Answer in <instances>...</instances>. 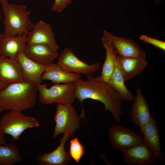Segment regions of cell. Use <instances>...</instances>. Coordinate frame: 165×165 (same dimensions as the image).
Masks as SVG:
<instances>
[{"label":"cell","mask_w":165,"mask_h":165,"mask_svg":"<svg viewBox=\"0 0 165 165\" xmlns=\"http://www.w3.org/2000/svg\"><path fill=\"white\" fill-rule=\"evenodd\" d=\"M86 76V80L81 78L74 82L76 97L81 106L80 118L85 119L83 106L84 100L90 99L102 103L105 109L111 113L115 120L117 123L121 122L120 116L123 112L122 108L123 100L120 95L108 82L102 80L100 76L95 77L92 75Z\"/></svg>","instance_id":"obj_1"},{"label":"cell","mask_w":165,"mask_h":165,"mask_svg":"<svg viewBox=\"0 0 165 165\" xmlns=\"http://www.w3.org/2000/svg\"><path fill=\"white\" fill-rule=\"evenodd\" d=\"M37 84L26 82L8 85L0 91V108L2 111L21 112L32 108L36 103Z\"/></svg>","instance_id":"obj_2"},{"label":"cell","mask_w":165,"mask_h":165,"mask_svg":"<svg viewBox=\"0 0 165 165\" xmlns=\"http://www.w3.org/2000/svg\"><path fill=\"white\" fill-rule=\"evenodd\" d=\"M4 16V34L16 36L28 34L35 24L30 17L31 10H28L23 4H10L7 0H0Z\"/></svg>","instance_id":"obj_3"},{"label":"cell","mask_w":165,"mask_h":165,"mask_svg":"<svg viewBox=\"0 0 165 165\" xmlns=\"http://www.w3.org/2000/svg\"><path fill=\"white\" fill-rule=\"evenodd\" d=\"M39 99L42 104H72L76 98L74 82L54 84L50 88L46 84H37Z\"/></svg>","instance_id":"obj_4"},{"label":"cell","mask_w":165,"mask_h":165,"mask_svg":"<svg viewBox=\"0 0 165 165\" xmlns=\"http://www.w3.org/2000/svg\"><path fill=\"white\" fill-rule=\"evenodd\" d=\"M35 118L23 114L21 112L9 111L0 121V130L5 134L11 136L14 140L19 139L22 134L29 128L39 126Z\"/></svg>","instance_id":"obj_5"},{"label":"cell","mask_w":165,"mask_h":165,"mask_svg":"<svg viewBox=\"0 0 165 165\" xmlns=\"http://www.w3.org/2000/svg\"><path fill=\"white\" fill-rule=\"evenodd\" d=\"M80 116L72 104H57L53 138L61 133L72 136L80 127Z\"/></svg>","instance_id":"obj_6"},{"label":"cell","mask_w":165,"mask_h":165,"mask_svg":"<svg viewBox=\"0 0 165 165\" xmlns=\"http://www.w3.org/2000/svg\"><path fill=\"white\" fill-rule=\"evenodd\" d=\"M57 64L64 71L82 74L86 76L92 75L99 69L100 64L97 62L88 64L80 60L73 51L65 48L58 57Z\"/></svg>","instance_id":"obj_7"},{"label":"cell","mask_w":165,"mask_h":165,"mask_svg":"<svg viewBox=\"0 0 165 165\" xmlns=\"http://www.w3.org/2000/svg\"><path fill=\"white\" fill-rule=\"evenodd\" d=\"M103 35L107 38L115 52L118 56L146 58V53L134 41L113 35L106 31Z\"/></svg>","instance_id":"obj_8"},{"label":"cell","mask_w":165,"mask_h":165,"mask_svg":"<svg viewBox=\"0 0 165 165\" xmlns=\"http://www.w3.org/2000/svg\"><path fill=\"white\" fill-rule=\"evenodd\" d=\"M108 133L112 146L121 151L134 145L145 142L143 137L123 126H112L109 128Z\"/></svg>","instance_id":"obj_9"},{"label":"cell","mask_w":165,"mask_h":165,"mask_svg":"<svg viewBox=\"0 0 165 165\" xmlns=\"http://www.w3.org/2000/svg\"><path fill=\"white\" fill-rule=\"evenodd\" d=\"M121 151L123 162L128 165H150L157 160L145 142L134 145Z\"/></svg>","instance_id":"obj_10"},{"label":"cell","mask_w":165,"mask_h":165,"mask_svg":"<svg viewBox=\"0 0 165 165\" xmlns=\"http://www.w3.org/2000/svg\"><path fill=\"white\" fill-rule=\"evenodd\" d=\"M26 39L27 44H44L56 51L59 48L51 25L41 20L35 24L33 28L28 34Z\"/></svg>","instance_id":"obj_11"},{"label":"cell","mask_w":165,"mask_h":165,"mask_svg":"<svg viewBox=\"0 0 165 165\" xmlns=\"http://www.w3.org/2000/svg\"><path fill=\"white\" fill-rule=\"evenodd\" d=\"M140 129L145 144L157 160L161 163H164L165 159L160 147V134L155 119L152 116L149 122Z\"/></svg>","instance_id":"obj_12"},{"label":"cell","mask_w":165,"mask_h":165,"mask_svg":"<svg viewBox=\"0 0 165 165\" xmlns=\"http://www.w3.org/2000/svg\"><path fill=\"white\" fill-rule=\"evenodd\" d=\"M27 34L12 36L0 35V55L16 60L18 54L24 52L27 43Z\"/></svg>","instance_id":"obj_13"},{"label":"cell","mask_w":165,"mask_h":165,"mask_svg":"<svg viewBox=\"0 0 165 165\" xmlns=\"http://www.w3.org/2000/svg\"><path fill=\"white\" fill-rule=\"evenodd\" d=\"M68 134H64L60 141V144L53 151L48 153L40 154L36 157L40 165H67L72 159L69 152L64 148L65 143L71 137Z\"/></svg>","instance_id":"obj_14"},{"label":"cell","mask_w":165,"mask_h":165,"mask_svg":"<svg viewBox=\"0 0 165 165\" xmlns=\"http://www.w3.org/2000/svg\"><path fill=\"white\" fill-rule=\"evenodd\" d=\"M24 53L30 59L45 66L53 62L59 56L57 51L42 43L27 44Z\"/></svg>","instance_id":"obj_15"},{"label":"cell","mask_w":165,"mask_h":165,"mask_svg":"<svg viewBox=\"0 0 165 165\" xmlns=\"http://www.w3.org/2000/svg\"><path fill=\"white\" fill-rule=\"evenodd\" d=\"M16 60L21 67L24 82L35 84L42 82V76L45 66L30 59L23 52L18 54Z\"/></svg>","instance_id":"obj_16"},{"label":"cell","mask_w":165,"mask_h":165,"mask_svg":"<svg viewBox=\"0 0 165 165\" xmlns=\"http://www.w3.org/2000/svg\"><path fill=\"white\" fill-rule=\"evenodd\" d=\"M0 81L7 85L24 81L21 67L16 60L0 55Z\"/></svg>","instance_id":"obj_17"},{"label":"cell","mask_w":165,"mask_h":165,"mask_svg":"<svg viewBox=\"0 0 165 165\" xmlns=\"http://www.w3.org/2000/svg\"><path fill=\"white\" fill-rule=\"evenodd\" d=\"M133 101L131 109V119L135 125L141 128L149 122L152 116L150 114L149 105L140 88L137 89Z\"/></svg>","instance_id":"obj_18"},{"label":"cell","mask_w":165,"mask_h":165,"mask_svg":"<svg viewBox=\"0 0 165 165\" xmlns=\"http://www.w3.org/2000/svg\"><path fill=\"white\" fill-rule=\"evenodd\" d=\"M80 74L66 72L57 63L52 62L45 66L42 76V80L51 81L54 84L74 82L81 79Z\"/></svg>","instance_id":"obj_19"},{"label":"cell","mask_w":165,"mask_h":165,"mask_svg":"<svg viewBox=\"0 0 165 165\" xmlns=\"http://www.w3.org/2000/svg\"><path fill=\"white\" fill-rule=\"evenodd\" d=\"M117 61L125 81L140 74L148 65L146 58L122 57L117 56Z\"/></svg>","instance_id":"obj_20"},{"label":"cell","mask_w":165,"mask_h":165,"mask_svg":"<svg viewBox=\"0 0 165 165\" xmlns=\"http://www.w3.org/2000/svg\"><path fill=\"white\" fill-rule=\"evenodd\" d=\"M125 82L116 58L114 71L108 82L119 94L123 100L133 101L135 96L127 88Z\"/></svg>","instance_id":"obj_21"},{"label":"cell","mask_w":165,"mask_h":165,"mask_svg":"<svg viewBox=\"0 0 165 165\" xmlns=\"http://www.w3.org/2000/svg\"><path fill=\"white\" fill-rule=\"evenodd\" d=\"M101 40L105 50L106 57L99 76L102 80L108 82L114 71L117 55L103 35Z\"/></svg>","instance_id":"obj_22"},{"label":"cell","mask_w":165,"mask_h":165,"mask_svg":"<svg viewBox=\"0 0 165 165\" xmlns=\"http://www.w3.org/2000/svg\"><path fill=\"white\" fill-rule=\"evenodd\" d=\"M22 159L16 144L7 143L0 145V165H13Z\"/></svg>","instance_id":"obj_23"},{"label":"cell","mask_w":165,"mask_h":165,"mask_svg":"<svg viewBox=\"0 0 165 165\" xmlns=\"http://www.w3.org/2000/svg\"><path fill=\"white\" fill-rule=\"evenodd\" d=\"M84 149L82 144L77 138L72 139L70 142V154L77 163H79L83 156Z\"/></svg>","instance_id":"obj_24"},{"label":"cell","mask_w":165,"mask_h":165,"mask_svg":"<svg viewBox=\"0 0 165 165\" xmlns=\"http://www.w3.org/2000/svg\"><path fill=\"white\" fill-rule=\"evenodd\" d=\"M139 39L163 51L165 50V42L163 41L153 38L145 35H141L139 37Z\"/></svg>","instance_id":"obj_25"},{"label":"cell","mask_w":165,"mask_h":165,"mask_svg":"<svg viewBox=\"0 0 165 165\" xmlns=\"http://www.w3.org/2000/svg\"><path fill=\"white\" fill-rule=\"evenodd\" d=\"M72 0H55L52 4L51 10L58 13H60L65 9L67 6L70 4Z\"/></svg>","instance_id":"obj_26"},{"label":"cell","mask_w":165,"mask_h":165,"mask_svg":"<svg viewBox=\"0 0 165 165\" xmlns=\"http://www.w3.org/2000/svg\"><path fill=\"white\" fill-rule=\"evenodd\" d=\"M5 134L0 130V145L7 143V141L4 137Z\"/></svg>","instance_id":"obj_27"},{"label":"cell","mask_w":165,"mask_h":165,"mask_svg":"<svg viewBox=\"0 0 165 165\" xmlns=\"http://www.w3.org/2000/svg\"><path fill=\"white\" fill-rule=\"evenodd\" d=\"M8 85L0 81V91L5 88Z\"/></svg>","instance_id":"obj_28"},{"label":"cell","mask_w":165,"mask_h":165,"mask_svg":"<svg viewBox=\"0 0 165 165\" xmlns=\"http://www.w3.org/2000/svg\"><path fill=\"white\" fill-rule=\"evenodd\" d=\"M154 2L156 4L160 3L162 0H153Z\"/></svg>","instance_id":"obj_29"},{"label":"cell","mask_w":165,"mask_h":165,"mask_svg":"<svg viewBox=\"0 0 165 165\" xmlns=\"http://www.w3.org/2000/svg\"><path fill=\"white\" fill-rule=\"evenodd\" d=\"M2 14H1V13L0 12V21H1V19H2Z\"/></svg>","instance_id":"obj_30"},{"label":"cell","mask_w":165,"mask_h":165,"mask_svg":"<svg viewBox=\"0 0 165 165\" xmlns=\"http://www.w3.org/2000/svg\"><path fill=\"white\" fill-rule=\"evenodd\" d=\"M2 110L0 108V116L1 113V112H2Z\"/></svg>","instance_id":"obj_31"}]
</instances>
